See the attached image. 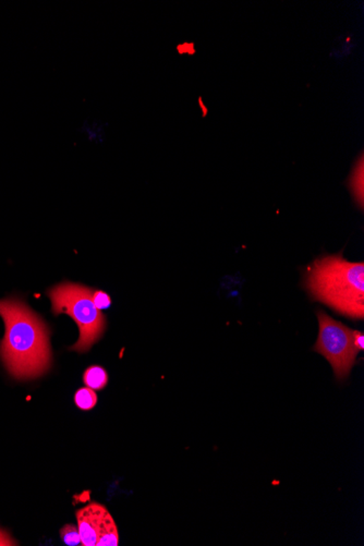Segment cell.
Returning <instances> with one entry per match:
<instances>
[{"label": "cell", "mask_w": 364, "mask_h": 546, "mask_svg": "<svg viewBox=\"0 0 364 546\" xmlns=\"http://www.w3.org/2000/svg\"><path fill=\"white\" fill-rule=\"evenodd\" d=\"M304 286L316 301L350 319H363V262H349L342 252L320 257L306 268Z\"/></svg>", "instance_id": "cell-2"}, {"label": "cell", "mask_w": 364, "mask_h": 546, "mask_svg": "<svg viewBox=\"0 0 364 546\" xmlns=\"http://www.w3.org/2000/svg\"><path fill=\"white\" fill-rule=\"evenodd\" d=\"M5 336L0 341V360L17 381L34 380L52 367V349L46 323L17 296L0 300Z\"/></svg>", "instance_id": "cell-1"}, {"label": "cell", "mask_w": 364, "mask_h": 546, "mask_svg": "<svg viewBox=\"0 0 364 546\" xmlns=\"http://www.w3.org/2000/svg\"><path fill=\"white\" fill-rule=\"evenodd\" d=\"M316 316L320 332L313 350L326 358L338 381H345L356 364L359 353L353 343L355 331L332 319L323 310H318Z\"/></svg>", "instance_id": "cell-4"}, {"label": "cell", "mask_w": 364, "mask_h": 546, "mask_svg": "<svg viewBox=\"0 0 364 546\" xmlns=\"http://www.w3.org/2000/svg\"><path fill=\"white\" fill-rule=\"evenodd\" d=\"M92 299H93L96 308L100 310V311L109 309L110 306H112V298H110L109 294H106L103 290L94 289Z\"/></svg>", "instance_id": "cell-10"}, {"label": "cell", "mask_w": 364, "mask_h": 546, "mask_svg": "<svg viewBox=\"0 0 364 546\" xmlns=\"http://www.w3.org/2000/svg\"><path fill=\"white\" fill-rule=\"evenodd\" d=\"M74 402H76V406L80 409H93L94 407L97 404V396H96L95 392L93 390H90L88 387H83V388H80L74 395Z\"/></svg>", "instance_id": "cell-7"}, {"label": "cell", "mask_w": 364, "mask_h": 546, "mask_svg": "<svg viewBox=\"0 0 364 546\" xmlns=\"http://www.w3.org/2000/svg\"><path fill=\"white\" fill-rule=\"evenodd\" d=\"M359 168L356 167L355 170L352 172L351 178H350V182H351V189L355 194L356 201L359 202L360 206L362 207L363 204V160L359 161Z\"/></svg>", "instance_id": "cell-8"}, {"label": "cell", "mask_w": 364, "mask_h": 546, "mask_svg": "<svg viewBox=\"0 0 364 546\" xmlns=\"http://www.w3.org/2000/svg\"><path fill=\"white\" fill-rule=\"evenodd\" d=\"M81 545L117 546L119 533L113 516L98 503H90L76 512Z\"/></svg>", "instance_id": "cell-5"}, {"label": "cell", "mask_w": 364, "mask_h": 546, "mask_svg": "<svg viewBox=\"0 0 364 546\" xmlns=\"http://www.w3.org/2000/svg\"><path fill=\"white\" fill-rule=\"evenodd\" d=\"M353 343H355L356 348L359 351H362L364 349V336L361 332L355 331L353 334Z\"/></svg>", "instance_id": "cell-11"}, {"label": "cell", "mask_w": 364, "mask_h": 546, "mask_svg": "<svg viewBox=\"0 0 364 546\" xmlns=\"http://www.w3.org/2000/svg\"><path fill=\"white\" fill-rule=\"evenodd\" d=\"M93 292L92 288L70 282H62L47 290L54 315L68 314L80 331L79 341L69 350L86 353L105 332L106 316L94 304Z\"/></svg>", "instance_id": "cell-3"}, {"label": "cell", "mask_w": 364, "mask_h": 546, "mask_svg": "<svg viewBox=\"0 0 364 546\" xmlns=\"http://www.w3.org/2000/svg\"><path fill=\"white\" fill-rule=\"evenodd\" d=\"M60 537L62 541L69 546H76L81 544L80 533L79 529L74 524H66L60 530Z\"/></svg>", "instance_id": "cell-9"}, {"label": "cell", "mask_w": 364, "mask_h": 546, "mask_svg": "<svg viewBox=\"0 0 364 546\" xmlns=\"http://www.w3.org/2000/svg\"><path fill=\"white\" fill-rule=\"evenodd\" d=\"M0 545H17V543L6 532L0 530Z\"/></svg>", "instance_id": "cell-12"}, {"label": "cell", "mask_w": 364, "mask_h": 546, "mask_svg": "<svg viewBox=\"0 0 364 546\" xmlns=\"http://www.w3.org/2000/svg\"><path fill=\"white\" fill-rule=\"evenodd\" d=\"M83 382L86 387L93 390H102L107 386L108 374L104 367L92 365L88 367L83 374Z\"/></svg>", "instance_id": "cell-6"}]
</instances>
